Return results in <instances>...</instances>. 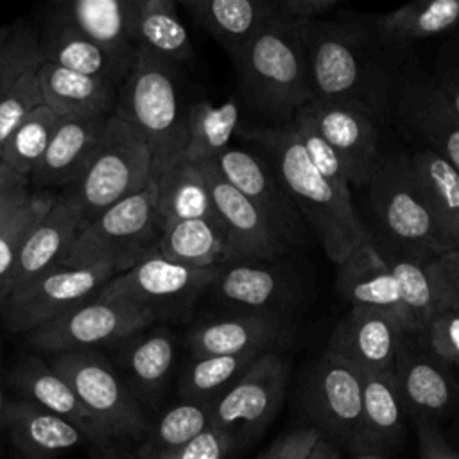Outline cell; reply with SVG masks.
<instances>
[{"label": "cell", "instance_id": "cell-1", "mask_svg": "<svg viewBox=\"0 0 459 459\" xmlns=\"http://www.w3.org/2000/svg\"><path fill=\"white\" fill-rule=\"evenodd\" d=\"M312 99L364 108L378 124L393 106L407 50L384 43L369 25L317 20L301 25Z\"/></svg>", "mask_w": 459, "mask_h": 459}, {"label": "cell", "instance_id": "cell-2", "mask_svg": "<svg viewBox=\"0 0 459 459\" xmlns=\"http://www.w3.org/2000/svg\"><path fill=\"white\" fill-rule=\"evenodd\" d=\"M237 134L258 147L307 228L319 240L326 256L342 264L355 249L373 237L362 221L353 195L339 192L310 163L292 124L240 126Z\"/></svg>", "mask_w": 459, "mask_h": 459}, {"label": "cell", "instance_id": "cell-3", "mask_svg": "<svg viewBox=\"0 0 459 459\" xmlns=\"http://www.w3.org/2000/svg\"><path fill=\"white\" fill-rule=\"evenodd\" d=\"M238 100L258 126H285L312 99L301 25L269 20L233 63Z\"/></svg>", "mask_w": 459, "mask_h": 459}, {"label": "cell", "instance_id": "cell-4", "mask_svg": "<svg viewBox=\"0 0 459 459\" xmlns=\"http://www.w3.org/2000/svg\"><path fill=\"white\" fill-rule=\"evenodd\" d=\"M186 113L176 65L138 50L131 74L118 90L113 115L145 140L152 158L151 172L181 158L186 145Z\"/></svg>", "mask_w": 459, "mask_h": 459}, {"label": "cell", "instance_id": "cell-5", "mask_svg": "<svg viewBox=\"0 0 459 459\" xmlns=\"http://www.w3.org/2000/svg\"><path fill=\"white\" fill-rule=\"evenodd\" d=\"M152 158L145 140L126 120L111 115L97 149L81 174L61 192L79 210L82 222L95 219L115 203L147 188Z\"/></svg>", "mask_w": 459, "mask_h": 459}, {"label": "cell", "instance_id": "cell-6", "mask_svg": "<svg viewBox=\"0 0 459 459\" xmlns=\"http://www.w3.org/2000/svg\"><path fill=\"white\" fill-rule=\"evenodd\" d=\"M163 224L156 210L152 188L115 203L95 219L82 222L61 267L113 264L120 273L158 255Z\"/></svg>", "mask_w": 459, "mask_h": 459}, {"label": "cell", "instance_id": "cell-7", "mask_svg": "<svg viewBox=\"0 0 459 459\" xmlns=\"http://www.w3.org/2000/svg\"><path fill=\"white\" fill-rule=\"evenodd\" d=\"M45 359L109 439L147 436L151 423L138 398L102 350L65 351Z\"/></svg>", "mask_w": 459, "mask_h": 459}, {"label": "cell", "instance_id": "cell-8", "mask_svg": "<svg viewBox=\"0 0 459 459\" xmlns=\"http://www.w3.org/2000/svg\"><path fill=\"white\" fill-rule=\"evenodd\" d=\"M366 188L373 217L382 231L380 240L434 255L448 251L412 176L409 154H382Z\"/></svg>", "mask_w": 459, "mask_h": 459}, {"label": "cell", "instance_id": "cell-9", "mask_svg": "<svg viewBox=\"0 0 459 459\" xmlns=\"http://www.w3.org/2000/svg\"><path fill=\"white\" fill-rule=\"evenodd\" d=\"M221 267L192 269L152 255L113 276L95 296L149 310L156 323L190 317L195 301L208 292Z\"/></svg>", "mask_w": 459, "mask_h": 459}, {"label": "cell", "instance_id": "cell-10", "mask_svg": "<svg viewBox=\"0 0 459 459\" xmlns=\"http://www.w3.org/2000/svg\"><path fill=\"white\" fill-rule=\"evenodd\" d=\"M287 380L285 357L278 351L262 353L210 403V427L228 436L235 448L253 441L278 414Z\"/></svg>", "mask_w": 459, "mask_h": 459}, {"label": "cell", "instance_id": "cell-11", "mask_svg": "<svg viewBox=\"0 0 459 459\" xmlns=\"http://www.w3.org/2000/svg\"><path fill=\"white\" fill-rule=\"evenodd\" d=\"M154 323L156 319L149 310L91 296L50 323L29 332L23 344L29 351L39 355L100 350L111 348Z\"/></svg>", "mask_w": 459, "mask_h": 459}, {"label": "cell", "instance_id": "cell-12", "mask_svg": "<svg viewBox=\"0 0 459 459\" xmlns=\"http://www.w3.org/2000/svg\"><path fill=\"white\" fill-rule=\"evenodd\" d=\"M117 274L113 264L52 267L5 298L0 321L7 332L27 335L95 296Z\"/></svg>", "mask_w": 459, "mask_h": 459}, {"label": "cell", "instance_id": "cell-13", "mask_svg": "<svg viewBox=\"0 0 459 459\" xmlns=\"http://www.w3.org/2000/svg\"><path fill=\"white\" fill-rule=\"evenodd\" d=\"M303 405L330 436L362 452V371L325 350L307 369Z\"/></svg>", "mask_w": 459, "mask_h": 459}, {"label": "cell", "instance_id": "cell-14", "mask_svg": "<svg viewBox=\"0 0 459 459\" xmlns=\"http://www.w3.org/2000/svg\"><path fill=\"white\" fill-rule=\"evenodd\" d=\"M400 129L459 172V117L416 61L402 66L393 100Z\"/></svg>", "mask_w": 459, "mask_h": 459}, {"label": "cell", "instance_id": "cell-15", "mask_svg": "<svg viewBox=\"0 0 459 459\" xmlns=\"http://www.w3.org/2000/svg\"><path fill=\"white\" fill-rule=\"evenodd\" d=\"M303 109L337 152L350 185L368 186L382 160L378 122L364 108L344 100L310 99Z\"/></svg>", "mask_w": 459, "mask_h": 459}, {"label": "cell", "instance_id": "cell-16", "mask_svg": "<svg viewBox=\"0 0 459 459\" xmlns=\"http://www.w3.org/2000/svg\"><path fill=\"white\" fill-rule=\"evenodd\" d=\"M393 377L405 412L418 421L436 423L459 402V378L454 368L427 350L414 333L402 335Z\"/></svg>", "mask_w": 459, "mask_h": 459}, {"label": "cell", "instance_id": "cell-17", "mask_svg": "<svg viewBox=\"0 0 459 459\" xmlns=\"http://www.w3.org/2000/svg\"><path fill=\"white\" fill-rule=\"evenodd\" d=\"M290 317L230 310L199 319L186 330L190 357L276 351L292 337Z\"/></svg>", "mask_w": 459, "mask_h": 459}, {"label": "cell", "instance_id": "cell-18", "mask_svg": "<svg viewBox=\"0 0 459 459\" xmlns=\"http://www.w3.org/2000/svg\"><path fill=\"white\" fill-rule=\"evenodd\" d=\"M217 219L226 233L233 262H273L283 258L290 242L221 174L213 161L201 163Z\"/></svg>", "mask_w": 459, "mask_h": 459}, {"label": "cell", "instance_id": "cell-19", "mask_svg": "<svg viewBox=\"0 0 459 459\" xmlns=\"http://www.w3.org/2000/svg\"><path fill=\"white\" fill-rule=\"evenodd\" d=\"M222 178L238 190L296 247L308 230L269 161L244 149H226L212 160Z\"/></svg>", "mask_w": 459, "mask_h": 459}, {"label": "cell", "instance_id": "cell-20", "mask_svg": "<svg viewBox=\"0 0 459 459\" xmlns=\"http://www.w3.org/2000/svg\"><path fill=\"white\" fill-rule=\"evenodd\" d=\"M276 262L240 260L221 265L208 290L228 310L290 317L296 303V287L287 267Z\"/></svg>", "mask_w": 459, "mask_h": 459}, {"label": "cell", "instance_id": "cell-21", "mask_svg": "<svg viewBox=\"0 0 459 459\" xmlns=\"http://www.w3.org/2000/svg\"><path fill=\"white\" fill-rule=\"evenodd\" d=\"M403 333L394 316L377 308L350 307L335 325L326 350L360 371L393 373Z\"/></svg>", "mask_w": 459, "mask_h": 459}, {"label": "cell", "instance_id": "cell-22", "mask_svg": "<svg viewBox=\"0 0 459 459\" xmlns=\"http://www.w3.org/2000/svg\"><path fill=\"white\" fill-rule=\"evenodd\" d=\"M5 385L18 398L32 402L41 409L66 420L82 432L86 441L106 445L109 437L82 407L72 387L47 362L45 355L22 353L5 368Z\"/></svg>", "mask_w": 459, "mask_h": 459}, {"label": "cell", "instance_id": "cell-23", "mask_svg": "<svg viewBox=\"0 0 459 459\" xmlns=\"http://www.w3.org/2000/svg\"><path fill=\"white\" fill-rule=\"evenodd\" d=\"M140 0H66L47 7V14L70 25L113 57L134 63V22Z\"/></svg>", "mask_w": 459, "mask_h": 459}, {"label": "cell", "instance_id": "cell-24", "mask_svg": "<svg viewBox=\"0 0 459 459\" xmlns=\"http://www.w3.org/2000/svg\"><path fill=\"white\" fill-rule=\"evenodd\" d=\"M109 350L115 364L124 373V382L136 398L154 402L161 396L178 351L172 328L154 323L118 341Z\"/></svg>", "mask_w": 459, "mask_h": 459}, {"label": "cell", "instance_id": "cell-25", "mask_svg": "<svg viewBox=\"0 0 459 459\" xmlns=\"http://www.w3.org/2000/svg\"><path fill=\"white\" fill-rule=\"evenodd\" d=\"M81 226V210L65 195L56 194L52 206L38 221V224L30 230L20 246L9 294L36 276L43 274L45 271L57 267L70 249Z\"/></svg>", "mask_w": 459, "mask_h": 459}, {"label": "cell", "instance_id": "cell-26", "mask_svg": "<svg viewBox=\"0 0 459 459\" xmlns=\"http://www.w3.org/2000/svg\"><path fill=\"white\" fill-rule=\"evenodd\" d=\"M36 77L43 104L59 120L109 118L115 113L120 86L106 79L72 72L45 61L36 68Z\"/></svg>", "mask_w": 459, "mask_h": 459}, {"label": "cell", "instance_id": "cell-27", "mask_svg": "<svg viewBox=\"0 0 459 459\" xmlns=\"http://www.w3.org/2000/svg\"><path fill=\"white\" fill-rule=\"evenodd\" d=\"M106 120H59L41 160L30 174V190H65L81 174L97 149Z\"/></svg>", "mask_w": 459, "mask_h": 459}, {"label": "cell", "instance_id": "cell-28", "mask_svg": "<svg viewBox=\"0 0 459 459\" xmlns=\"http://www.w3.org/2000/svg\"><path fill=\"white\" fill-rule=\"evenodd\" d=\"M335 290L350 307L377 308L394 316L405 330L396 281L373 237L337 265Z\"/></svg>", "mask_w": 459, "mask_h": 459}, {"label": "cell", "instance_id": "cell-29", "mask_svg": "<svg viewBox=\"0 0 459 459\" xmlns=\"http://www.w3.org/2000/svg\"><path fill=\"white\" fill-rule=\"evenodd\" d=\"M396 287L405 316V332L420 335L436 308L434 258L437 255L380 240L373 235Z\"/></svg>", "mask_w": 459, "mask_h": 459}, {"label": "cell", "instance_id": "cell-30", "mask_svg": "<svg viewBox=\"0 0 459 459\" xmlns=\"http://www.w3.org/2000/svg\"><path fill=\"white\" fill-rule=\"evenodd\" d=\"M181 5L233 63L260 29L273 20V2L265 0H183Z\"/></svg>", "mask_w": 459, "mask_h": 459}, {"label": "cell", "instance_id": "cell-31", "mask_svg": "<svg viewBox=\"0 0 459 459\" xmlns=\"http://www.w3.org/2000/svg\"><path fill=\"white\" fill-rule=\"evenodd\" d=\"M36 36L45 63H52L84 75L106 79L117 86L124 84L134 65L113 57L93 41L74 30L70 25L47 13L45 23L39 32H36Z\"/></svg>", "mask_w": 459, "mask_h": 459}, {"label": "cell", "instance_id": "cell-32", "mask_svg": "<svg viewBox=\"0 0 459 459\" xmlns=\"http://www.w3.org/2000/svg\"><path fill=\"white\" fill-rule=\"evenodd\" d=\"M2 427L27 459H47L77 446L86 437L66 420L23 398H7Z\"/></svg>", "mask_w": 459, "mask_h": 459}, {"label": "cell", "instance_id": "cell-33", "mask_svg": "<svg viewBox=\"0 0 459 459\" xmlns=\"http://www.w3.org/2000/svg\"><path fill=\"white\" fill-rule=\"evenodd\" d=\"M149 186L152 188L163 226L188 219H210L219 222L201 163L179 158L151 172Z\"/></svg>", "mask_w": 459, "mask_h": 459}, {"label": "cell", "instance_id": "cell-34", "mask_svg": "<svg viewBox=\"0 0 459 459\" xmlns=\"http://www.w3.org/2000/svg\"><path fill=\"white\" fill-rule=\"evenodd\" d=\"M409 163L446 249H459L457 169L427 149H418L411 152Z\"/></svg>", "mask_w": 459, "mask_h": 459}, {"label": "cell", "instance_id": "cell-35", "mask_svg": "<svg viewBox=\"0 0 459 459\" xmlns=\"http://www.w3.org/2000/svg\"><path fill=\"white\" fill-rule=\"evenodd\" d=\"M459 25V0L411 2L373 16L369 27L387 45L407 50V45L446 34Z\"/></svg>", "mask_w": 459, "mask_h": 459}, {"label": "cell", "instance_id": "cell-36", "mask_svg": "<svg viewBox=\"0 0 459 459\" xmlns=\"http://www.w3.org/2000/svg\"><path fill=\"white\" fill-rule=\"evenodd\" d=\"M158 255L192 269L221 267L233 262L221 222L210 219H188L163 226Z\"/></svg>", "mask_w": 459, "mask_h": 459}, {"label": "cell", "instance_id": "cell-37", "mask_svg": "<svg viewBox=\"0 0 459 459\" xmlns=\"http://www.w3.org/2000/svg\"><path fill=\"white\" fill-rule=\"evenodd\" d=\"M403 403L393 373L362 371V452L394 445L403 432Z\"/></svg>", "mask_w": 459, "mask_h": 459}, {"label": "cell", "instance_id": "cell-38", "mask_svg": "<svg viewBox=\"0 0 459 459\" xmlns=\"http://www.w3.org/2000/svg\"><path fill=\"white\" fill-rule=\"evenodd\" d=\"M134 43L172 65L188 63L194 47L174 0H140L134 22Z\"/></svg>", "mask_w": 459, "mask_h": 459}, {"label": "cell", "instance_id": "cell-39", "mask_svg": "<svg viewBox=\"0 0 459 459\" xmlns=\"http://www.w3.org/2000/svg\"><path fill=\"white\" fill-rule=\"evenodd\" d=\"M240 100L231 97L215 106L208 100H197L186 113V145L183 160L206 163L230 149L233 134L240 127Z\"/></svg>", "mask_w": 459, "mask_h": 459}, {"label": "cell", "instance_id": "cell-40", "mask_svg": "<svg viewBox=\"0 0 459 459\" xmlns=\"http://www.w3.org/2000/svg\"><path fill=\"white\" fill-rule=\"evenodd\" d=\"M262 353L190 357L178 382L181 400L212 403L224 393Z\"/></svg>", "mask_w": 459, "mask_h": 459}, {"label": "cell", "instance_id": "cell-41", "mask_svg": "<svg viewBox=\"0 0 459 459\" xmlns=\"http://www.w3.org/2000/svg\"><path fill=\"white\" fill-rule=\"evenodd\" d=\"M57 124L59 117L50 108L45 104L38 106L4 143L0 163L16 176L29 181Z\"/></svg>", "mask_w": 459, "mask_h": 459}, {"label": "cell", "instance_id": "cell-42", "mask_svg": "<svg viewBox=\"0 0 459 459\" xmlns=\"http://www.w3.org/2000/svg\"><path fill=\"white\" fill-rule=\"evenodd\" d=\"M57 192H36L0 219V308L11 290L20 246L52 206Z\"/></svg>", "mask_w": 459, "mask_h": 459}, {"label": "cell", "instance_id": "cell-43", "mask_svg": "<svg viewBox=\"0 0 459 459\" xmlns=\"http://www.w3.org/2000/svg\"><path fill=\"white\" fill-rule=\"evenodd\" d=\"M210 429V405L181 400L167 409L147 432V459L172 452Z\"/></svg>", "mask_w": 459, "mask_h": 459}, {"label": "cell", "instance_id": "cell-44", "mask_svg": "<svg viewBox=\"0 0 459 459\" xmlns=\"http://www.w3.org/2000/svg\"><path fill=\"white\" fill-rule=\"evenodd\" d=\"M292 127L296 134L301 140V145L314 165V169L328 181L332 183L339 192L350 194L351 195V185L348 181V176L344 172V167L333 151V147L325 140V136L319 133L308 113L301 108L294 118H292Z\"/></svg>", "mask_w": 459, "mask_h": 459}, {"label": "cell", "instance_id": "cell-45", "mask_svg": "<svg viewBox=\"0 0 459 459\" xmlns=\"http://www.w3.org/2000/svg\"><path fill=\"white\" fill-rule=\"evenodd\" d=\"M43 63L36 30L25 23H14V30L0 48V100L29 70Z\"/></svg>", "mask_w": 459, "mask_h": 459}, {"label": "cell", "instance_id": "cell-46", "mask_svg": "<svg viewBox=\"0 0 459 459\" xmlns=\"http://www.w3.org/2000/svg\"><path fill=\"white\" fill-rule=\"evenodd\" d=\"M43 106V95L38 84L36 68L25 72L16 84L0 100V152L14 129L38 108Z\"/></svg>", "mask_w": 459, "mask_h": 459}, {"label": "cell", "instance_id": "cell-47", "mask_svg": "<svg viewBox=\"0 0 459 459\" xmlns=\"http://www.w3.org/2000/svg\"><path fill=\"white\" fill-rule=\"evenodd\" d=\"M418 337L437 359L459 368V314L452 307L437 299L429 323Z\"/></svg>", "mask_w": 459, "mask_h": 459}, {"label": "cell", "instance_id": "cell-48", "mask_svg": "<svg viewBox=\"0 0 459 459\" xmlns=\"http://www.w3.org/2000/svg\"><path fill=\"white\" fill-rule=\"evenodd\" d=\"M430 75L459 117V36L446 38L441 43Z\"/></svg>", "mask_w": 459, "mask_h": 459}, {"label": "cell", "instance_id": "cell-49", "mask_svg": "<svg viewBox=\"0 0 459 459\" xmlns=\"http://www.w3.org/2000/svg\"><path fill=\"white\" fill-rule=\"evenodd\" d=\"M233 450L235 446L230 437L210 427L186 445L156 459H226Z\"/></svg>", "mask_w": 459, "mask_h": 459}, {"label": "cell", "instance_id": "cell-50", "mask_svg": "<svg viewBox=\"0 0 459 459\" xmlns=\"http://www.w3.org/2000/svg\"><path fill=\"white\" fill-rule=\"evenodd\" d=\"M337 7V0H276L273 2V20L303 25L323 20Z\"/></svg>", "mask_w": 459, "mask_h": 459}, {"label": "cell", "instance_id": "cell-51", "mask_svg": "<svg viewBox=\"0 0 459 459\" xmlns=\"http://www.w3.org/2000/svg\"><path fill=\"white\" fill-rule=\"evenodd\" d=\"M321 437L319 429H296L281 434L258 459H307L308 452Z\"/></svg>", "mask_w": 459, "mask_h": 459}, {"label": "cell", "instance_id": "cell-52", "mask_svg": "<svg viewBox=\"0 0 459 459\" xmlns=\"http://www.w3.org/2000/svg\"><path fill=\"white\" fill-rule=\"evenodd\" d=\"M416 432L420 459H459L434 421H418Z\"/></svg>", "mask_w": 459, "mask_h": 459}, {"label": "cell", "instance_id": "cell-53", "mask_svg": "<svg viewBox=\"0 0 459 459\" xmlns=\"http://www.w3.org/2000/svg\"><path fill=\"white\" fill-rule=\"evenodd\" d=\"M32 194L27 179L16 176L0 163V219Z\"/></svg>", "mask_w": 459, "mask_h": 459}, {"label": "cell", "instance_id": "cell-54", "mask_svg": "<svg viewBox=\"0 0 459 459\" xmlns=\"http://www.w3.org/2000/svg\"><path fill=\"white\" fill-rule=\"evenodd\" d=\"M436 265L445 280L459 292V249L446 251L436 256Z\"/></svg>", "mask_w": 459, "mask_h": 459}, {"label": "cell", "instance_id": "cell-55", "mask_svg": "<svg viewBox=\"0 0 459 459\" xmlns=\"http://www.w3.org/2000/svg\"><path fill=\"white\" fill-rule=\"evenodd\" d=\"M434 281H436V299L446 303L459 314V292L439 273V269L436 265V258H434Z\"/></svg>", "mask_w": 459, "mask_h": 459}, {"label": "cell", "instance_id": "cell-56", "mask_svg": "<svg viewBox=\"0 0 459 459\" xmlns=\"http://www.w3.org/2000/svg\"><path fill=\"white\" fill-rule=\"evenodd\" d=\"M307 459H341V454L339 450L335 448L333 441L326 439V437H319L316 441V445L312 446V450L308 452Z\"/></svg>", "mask_w": 459, "mask_h": 459}, {"label": "cell", "instance_id": "cell-57", "mask_svg": "<svg viewBox=\"0 0 459 459\" xmlns=\"http://www.w3.org/2000/svg\"><path fill=\"white\" fill-rule=\"evenodd\" d=\"M5 362H4V344H2V337H0V425H2V414H4V407L7 402L5 396Z\"/></svg>", "mask_w": 459, "mask_h": 459}, {"label": "cell", "instance_id": "cell-58", "mask_svg": "<svg viewBox=\"0 0 459 459\" xmlns=\"http://www.w3.org/2000/svg\"><path fill=\"white\" fill-rule=\"evenodd\" d=\"M13 30H14V23L0 25V48L5 45V41L9 39V36L13 34Z\"/></svg>", "mask_w": 459, "mask_h": 459}, {"label": "cell", "instance_id": "cell-59", "mask_svg": "<svg viewBox=\"0 0 459 459\" xmlns=\"http://www.w3.org/2000/svg\"><path fill=\"white\" fill-rule=\"evenodd\" d=\"M353 459H385V457L378 452H360V454H355Z\"/></svg>", "mask_w": 459, "mask_h": 459}]
</instances>
